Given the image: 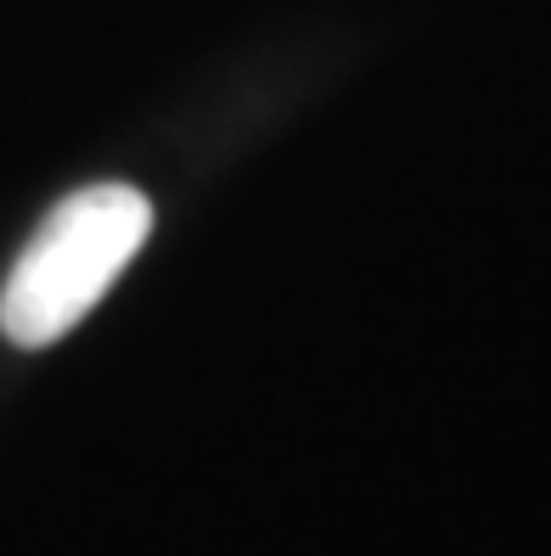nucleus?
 <instances>
[{
	"mask_svg": "<svg viewBox=\"0 0 551 556\" xmlns=\"http://www.w3.org/2000/svg\"><path fill=\"white\" fill-rule=\"evenodd\" d=\"M152 237L147 191L124 180H96L62 198L35 242L17 253L0 287V338L17 349H46L108 299V287Z\"/></svg>",
	"mask_w": 551,
	"mask_h": 556,
	"instance_id": "nucleus-1",
	"label": "nucleus"
}]
</instances>
